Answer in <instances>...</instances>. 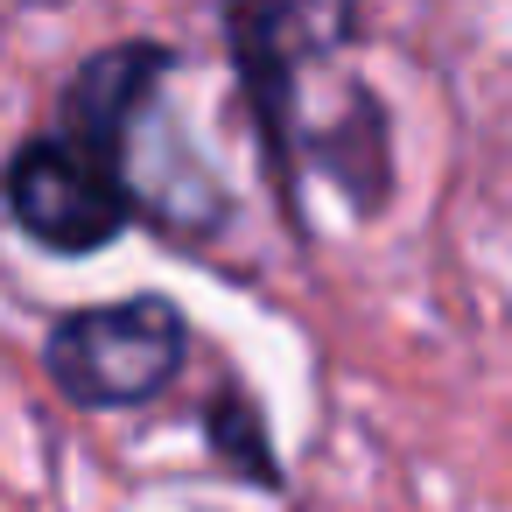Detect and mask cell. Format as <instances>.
<instances>
[{
  "mask_svg": "<svg viewBox=\"0 0 512 512\" xmlns=\"http://www.w3.org/2000/svg\"><path fill=\"white\" fill-rule=\"evenodd\" d=\"M169 50L162 43H120L99 50L64 99V127L29 141L8 176H0V197H8L15 225L50 246V253H99L127 232L134 183H127V141L134 120L155 106L162 78H169Z\"/></svg>",
  "mask_w": 512,
  "mask_h": 512,
  "instance_id": "1",
  "label": "cell"
},
{
  "mask_svg": "<svg viewBox=\"0 0 512 512\" xmlns=\"http://www.w3.org/2000/svg\"><path fill=\"white\" fill-rule=\"evenodd\" d=\"M190 351V323L169 295H127L99 309H71L43 337V372L78 407H141L155 400Z\"/></svg>",
  "mask_w": 512,
  "mask_h": 512,
  "instance_id": "2",
  "label": "cell"
},
{
  "mask_svg": "<svg viewBox=\"0 0 512 512\" xmlns=\"http://www.w3.org/2000/svg\"><path fill=\"white\" fill-rule=\"evenodd\" d=\"M204 428H211V449H218L232 470H246L253 484H281V470H274V449H267V428H260V407H253V400H232V393H225V400L211 407V421H204Z\"/></svg>",
  "mask_w": 512,
  "mask_h": 512,
  "instance_id": "3",
  "label": "cell"
}]
</instances>
